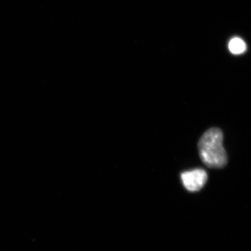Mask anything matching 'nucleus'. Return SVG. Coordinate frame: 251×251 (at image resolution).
<instances>
[{
	"mask_svg": "<svg viewBox=\"0 0 251 251\" xmlns=\"http://www.w3.org/2000/svg\"><path fill=\"white\" fill-rule=\"evenodd\" d=\"M224 134L221 129L206 130L198 143V151L203 163L211 168H222L227 163V156L223 145Z\"/></svg>",
	"mask_w": 251,
	"mask_h": 251,
	"instance_id": "1",
	"label": "nucleus"
},
{
	"mask_svg": "<svg viewBox=\"0 0 251 251\" xmlns=\"http://www.w3.org/2000/svg\"><path fill=\"white\" fill-rule=\"evenodd\" d=\"M207 174L202 169L184 172L181 175L183 185L190 192H196L202 189L207 181Z\"/></svg>",
	"mask_w": 251,
	"mask_h": 251,
	"instance_id": "2",
	"label": "nucleus"
},
{
	"mask_svg": "<svg viewBox=\"0 0 251 251\" xmlns=\"http://www.w3.org/2000/svg\"><path fill=\"white\" fill-rule=\"evenodd\" d=\"M228 48L229 51L234 54H240L245 52L247 45L242 39L234 38L229 41Z\"/></svg>",
	"mask_w": 251,
	"mask_h": 251,
	"instance_id": "3",
	"label": "nucleus"
}]
</instances>
